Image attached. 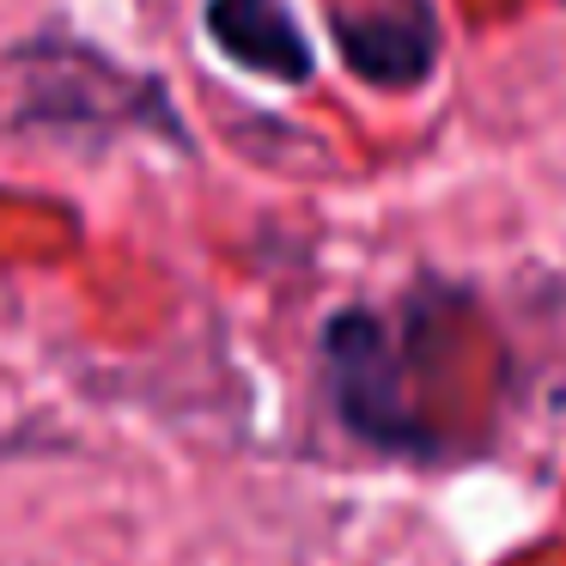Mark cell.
<instances>
[{
	"label": "cell",
	"mask_w": 566,
	"mask_h": 566,
	"mask_svg": "<svg viewBox=\"0 0 566 566\" xmlns=\"http://www.w3.org/2000/svg\"><path fill=\"white\" fill-rule=\"evenodd\" d=\"M159 128L184 140L165 80L135 74L98 43L80 38H25L0 50V135H116Z\"/></svg>",
	"instance_id": "obj_1"
},
{
	"label": "cell",
	"mask_w": 566,
	"mask_h": 566,
	"mask_svg": "<svg viewBox=\"0 0 566 566\" xmlns=\"http://www.w3.org/2000/svg\"><path fill=\"white\" fill-rule=\"evenodd\" d=\"M323 384L329 408L366 451L384 457H439V432L408 408L396 342L371 311H335L323 323Z\"/></svg>",
	"instance_id": "obj_2"
},
{
	"label": "cell",
	"mask_w": 566,
	"mask_h": 566,
	"mask_svg": "<svg viewBox=\"0 0 566 566\" xmlns=\"http://www.w3.org/2000/svg\"><path fill=\"white\" fill-rule=\"evenodd\" d=\"M329 38L347 74L378 92L427 86L444 50L432 0H329Z\"/></svg>",
	"instance_id": "obj_3"
},
{
	"label": "cell",
	"mask_w": 566,
	"mask_h": 566,
	"mask_svg": "<svg viewBox=\"0 0 566 566\" xmlns=\"http://www.w3.org/2000/svg\"><path fill=\"white\" fill-rule=\"evenodd\" d=\"M201 25L220 43L226 62L250 67V74H262V80L305 86V80L317 74L311 38L298 31V19L286 13V0H208Z\"/></svg>",
	"instance_id": "obj_4"
}]
</instances>
